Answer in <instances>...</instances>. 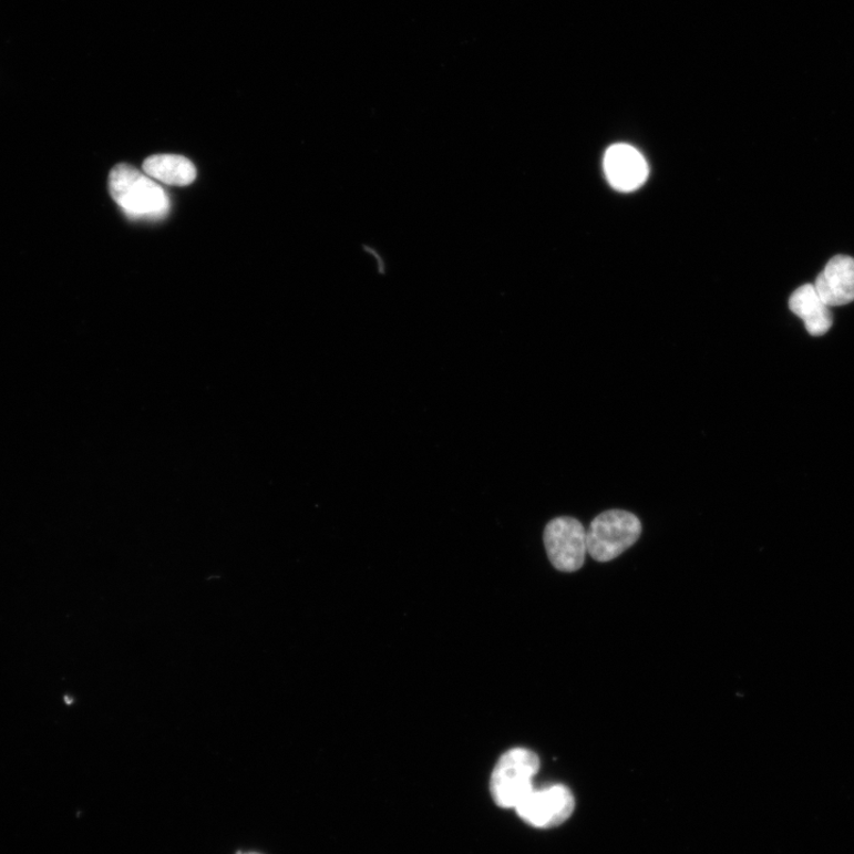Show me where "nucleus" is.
<instances>
[{"instance_id":"obj_1","label":"nucleus","mask_w":854,"mask_h":854,"mask_svg":"<svg viewBox=\"0 0 854 854\" xmlns=\"http://www.w3.org/2000/svg\"><path fill=\"white\" fill-rule=\"evenodd\" d=\"M110 193L130 217H162L171 208L169 196L136 167L120 164L109 178Z\"/></svg>"},{"instance_id":"obj_2","label":"nucleus","mask_w":854,"mask_h":854,"mask_svg":"<svg viewBox=\"0 0 854 854\" xmlns=\"http://www.w3.org/2000/svg\"><path fill=\"white\" fill-rule=\"evenodd\" d=\"M541 760L537 753L524 748L511 749L497 761L492 779L491 792L501 809H516L534 790L533 778L537 775Z\"/></svg>"},{"instance_id":"obj_3","label":"nucleus","mask_w":854,"mask_h":854,"mask_svg":"<svg viewBox=\"0 0 854 854\" xmlns=\"http://www.w3.org/2000/svg\"><path fill=\"white\" fill-rule=\"evenodd\" d=\"M642 525L626 511L599 514L586 531L588 554L597 562H611L639 541Z\"/></svg>"},{"instance_id":"obj_4","label":"nucleus","mask_w":854,"mask_h":854,"mask_svg":"<svg viewBox=\"0 0 854 854\" xmlns=\"http://www.w3.org/2000/svg\"><path fill=\"white\" fill-rule=\"evenodd\" d=\"M544 544L548 559L562 573H575L584 565L588 545L586 531L574 517L562 516L547 524Z\"/></svg>"},{"instance_id":"obj_5","label":"nucleus","mask_w":854,"mask_h":854,"mask_svg":"<svg viewBox=\"0 0 854 854\" xmlns=\"http://www.w3.org/2000/svg\"><path fill=\"white\" fill-rule=\"evenodd\" d=\"M524 822L537 829H552L566 822L575 811V798L563 784L533 790L515 809Z\"/></svg>"},{"instance_id":"obj_6","label":"nucleus","mask_w":854,"mask_h":854,"mask_svg":"<svg viewBox=\"0 0 854 854\" xmlns=\"http://www.w3.org/2000/svg\"><path fill=\"white\" fill-rule=\"evenodd\" d=\"M603 167L610 186L624 193L644 186L649 167L640 151L628 144H615L607 150Z\"/></svg>"},{"instance_id":"obj_7","label":"nucleus","mask_w":854,"mask_h":854,"mask_svg":"<svg viewBox=\"0 0 854 854\" xmlns=\"http://www.w3.org/2000/svg\"><path fill=\"white\" fill-rule=\"evenodd\" d=\"M829 307H841L854 300V259L836 256L826 265L814 285Z\"/></svg>"},{"instance_id":"obj_8","label":"nucleus","mask_w":854,"mask_h":854,"mask_svg":"<svg viewBox=\"0 0 854 854\" xmlns=\"http://www.w3.org/2000/svg\"><path fill=\"white\" fill-rule=\"evenodd\" d=\"M790 308L805 323L812 337H823L833 326L832 311L812 284L802 285L794 291Z\"/></svg>"},{"instance_id":"obj_9","label":"nucleus","mask_w":854,"mask_h":854,"mask_svg":"<svg viewBox=\"0 0 854 854\" xmlns=\"http://www.w3.org/2000/svg\"><path fill=\"white\" fill-rule=\"evenodd\" d=\"M145 174L169 186L186 187L196 178V167L186 157L177 155H155L145 160Z\"/></svg>"},{"instance_id":"obj_10","label":"nucleus","mask_w":854,"mask_h":854,"mask_svg":"<svg viewBox=\"0 0 854 854\" xmlns=\"http://www.w3.org/2000/svg\"><path fill=\"white\" fill-rule=\"evenodd\" d=\"M239 854H259V853H239Z\"/></svg>"}]
</instances>
